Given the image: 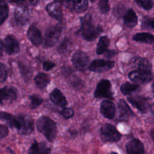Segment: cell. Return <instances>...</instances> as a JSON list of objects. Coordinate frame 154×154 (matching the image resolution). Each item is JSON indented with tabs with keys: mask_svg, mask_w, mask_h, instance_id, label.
I'll return each instance as SVG.
<instances>
[{
	"mask_svg": "<svg viewBox=\"0 0 154 154\" xmlns=\"http://www.w3.org/2000/svg\"><path fill=\"white\" fill-rule=\"evenodd\" d=\"M138 70L129 73L128 78L134 82L138 84L147 82L152 77V66L150 62L146 58H138L136 59Z\"/></svg>",
	"mask_w": 154,
	"mask_h": 154,
	"instance_id": "obj_1",
	"label": "cell"
},
{
	"mask_svg": "<svg viewBox=\"0 0 154 154\" xmlns=\"http://www.w3.org/2000/svg\"><path fill=\"white\" fill-rule=\"evenodd\" d=\"M81 27L77 33L85 40H94L102 32V28L94 24L90 16L81 17Z\"/></svg>",
	"mask_w": 154,
	"mask_h": 154,
	"instance_id": "obj_2",
	"label": "cell"
},
{
	"mask_svg": "<svg viewBox=\"0 0 154 154\" xmlns=\"http://www.w3.org/2000/svg\"><path fill=\"white\" fill-rule=\"evenodd\" d=\"M37 131L42 134L49 142H53L57 134L56 123L48 116H41L37 121Z\"/></svg>",
	"mask_w": 154,
	"mask_h": 154,
	"instance_id": "obj_3",
	"label": "cell"
},
{
	"mask_svg": "<svg viewBox=\"0 0 154 154\" xmlns=\"http://www.w3.org/2000/svg\"><path fill=\"white\" fill-rule=\"evenodd\" d=\"M101 140L105 143H115L119 141L122 135L117 129L111 124H105L100 129Z\"/></svg>",
	"mask_w": 154,
	"mask_h": 154,
	"instance_id": "obj_4",
	"label": "cell"
},
{
	"mask_svg": "<svg viewBox=\"0 0 154 154\" xmlns=\"http://www.w3.org/2000/svg\"><path fill=\"white\" fill-rule=\"evenodd\" d=\"M16 129L19 134L29 135L34 131V122L32 119L26 114L16 116Z\"/></svg>",
	"mask_w": 154,
	"mask_h": 154,
	"instance_id": "obj_5",
	"label": "cell"
},
{
	"mask_svg": "<svg viewBox=\"0 0 154 154\" xmlns=\"http://www.w3.org/2000/svg\"><path fill=\"white\" fill-rule=\"evenodd\" d=\"M63 27L61 25L57 24L49 26L46 31L44 37V43L46 47H52L58 42L61 32Z\"/></svg>",
	"mask_w": 154,
	"mask_h": 154,
	"instance_id": "obj_6",
	"label": "cell"
},
{
	"mask_svg": "<svg viewBox=\"0 0 154 154\" xmlns=\"http://www.w3.org/2000/svg\"><path fill=\"white\" fill-rule=\"evenodd\" d=\"M96 98H106L113 99L112 85L108 79H103L97 84L94 93Z\"/></svg>",
	"mask_w": 154,
	"mask_h": 154,
	"instance_id": "obj_7",
	"label": "cell"
},
{
	"mask_svg": "<svg viewBox=\"0 0 154 154\" xmlns=\"http://www.w3.org/2000/svg\"><path fill=\"white\" fill-rule=\"evenodd\" d=\"M72 63L77 70L84 71L89 67V57L85 52L77 51L72 57Z\"/></svg>",
	"mask_w": 154,
	"mask_h": 154,
	"instance_id": "obj_8",
	"label": "cell"
},
{
	"mask_svg": "<svg viewBox=\"0 0 154 154\" xmlns=\"http://www.w3.org/2000/svg\"><path fill=\"white\" fill-rule=\"evenodd\" d=\"M1 46L8 55H14L20 51L19 42L12 35H7L1 42Z\"/></svg>",
	"mask_w": 154,
	"mask_h": 154,
	"instance_id": "obj_9",
	"label": "cell"
},
{
	"mask_svg": "<svg viewBox=\"0 0 154 154\" xmlns=\"http://www.w3.org/2000/svg\"><path fill=\"white\" fill-rule=\"evenodd\" d=\"M114 66V62L112 61L103 59H95L90 64L88 69L94 72L102 73L111 69Z\"/></svg>",
	"mask_w": 154,
	"mask_h": 154,
	"instance_id": "obj_10",
	"label": "cell"
},
{
	"mask_svg": "<svg viewBox=\"0 0 154 154\" xmlns=\"http://www.w3.org/2000/svg\"><path fill=\"white\" fill-rule=\"evenodd\" d=\"M76 13H83L88 7L87 0H55Z\"/></svg>",
	"mask_w": 154,
	"mask_h": 154,
	"instance_id": "obj_11",
	"label": "cell"
},
{
	"mask_svg": "<svg viewBox=\"0 0 154 154\" xmlns=\"http://www.w3.org/2000/svg\"><path fill=\"white\" fill-rule=\"evenodd\" d=\"M17 97V90L16 87L11 85H7L2 87L0 91V101L1 105L4 102L10 103L14 101Z\"/></svg>",
	"mask_w": 154,
	"mask_h": 154,
	"instance_id": "obj_12",
	"label": "cell"
},
{
	"mask_svg": "<svg viewBox=\"0 0 154 154\" xmlns=\"http://www.w3.org/2000/svg\"><path fill=\"white\" fill-rule=\"evenodd\" d=\"M14 17L15 22L18 26H23L29 20V11L24 6H17L14 12Z\"/></svg>",
	"mask_w": 154,
	"mask_h": 154,
	"instance_id": "obj_13",
	"label": "cell"
},
{
	"mask_svg": "<svg viewBox=\"0 0 154 154\" xmlns=\"http://www.w3.org/2000/svg\"><path fill=\"white\" fill-rule=\"evenodd\" d=\"M128 100L132 106L136 108L141 112H146L149 106L147 100L140 96H131L128 97Z\"/></svg>",
	"mask_w": 154,
	"mask_h": 154,
	"instance_id": "obj_14",
	"label": "cell"
},
{
	"mask_svg": "<svg viewBox=\"0 0 154 154\" xmlns=\"http://www.w3.org/2000/svg\"><path fill=\"white\" fill-rule=\"evenodd\" d=\"M100 111L105 118L108 119H112L115 116V105L110 100H103L100 105Z\"/></svg>",
	"mask_w": 154,
	"mask_h": 154,
	"instance_id": "obj_15",
	"label": "cell"
},
{
	"mask_svg": "<svg viewBox=\"0 0 154 154\" xmlns=\"http://www.w3.org/2000/svg\"><path fill=\"white\" fill-rule=\"evenodd\" d=\"M61 4V3L55 1L48 4L46 7V10L48 14L58 21H61L63 18Z\"/></svg>",
	"mask_w": 154,
	"mask_h": 154,
	"instance_id": "obj_16",
	"label": "cell"
},
{
	"mask_svg": "<svg viewBox=\"0 0 154 154\" xmlns=\"http://www.w3.org/2000/svg\"><path fill=\"white\" fill-rule=\"evenodd\" d=\"M27 37L34 46H38L42 43L41 32L38 28L34 24L31 25L28 28L27 31Z\"/></svg>",
	"mask_w": 154,
	"mask_h": 154,
	"instance_id": "obj_17",
	"label": "cell"
},
{
	"mask_svg": "<svg viewBox=\"0 0 154 154\" xmlns=\"http://www.w3.org/2000/svg\"><path fill=\"white\" fill-rule=\"evenodd\" d=\"M127 154H144V146L138 139L129 141L126 145Z\"/></svg>",
	"mask_w": 154,
	"mask_h": 154,
	"instance_id": "obj_18",
	"label": "cell"
},
{
	"mask_svg": "<svg viewBox=\"0 0 154 154\" xmlns=\"http://www.w3.org/2000/svg\"><path fill=\"white\" fill-rule=\"evenodd\" d=\"M117 106L119 109V119L120 120H127L133 116L132 110L124 100L120 99L117 103Z\"/></svg>",
	"mask_w": 154,
	"mask_h": 154,
	"instance_id": "obj_19",
	"label": "cell"
},
{
	"mask_svg": "<svg viewBox=\"0 0 154 154\" xmlns=\"http://www.w3.org/2000/svg\"><path fill=\"white\" fill-rule=\"evenodd\" d=\"M49 99L53 103L58 106L64 107L68 104V102L63 93L58 88H55L49 94Z\"/></svg>",
	"mask_w": 154,
	"mask_h": 154,
	"instance_id": "obj_20",
	"label": "cell"
},
{
	"mask_svg": "<svg viewBox=\"0 0 154 154\" xmlns=\"http://www.w3.org/2000/svg\"><path fill=\"white\" fill-rule=\"evenodd\" d=\"M29 154H50L51 149L44 142L34 141L28 150Z\"/></svg>",
	"mask_w": 154,
	"mask_h": 154,
	"instance_id": "obj_21",
	"label": "cell"
},
{
	"mask_svg": "<svg viewBox=\"0 0 154 154\" xmlns=\"http://www.w3.org/2000/svg\"><path fill=\"white\" fill-rule=\"evenodd\" d=\"M124 23L129 28H133L138 23V17L132 9H129L124 16Z\"/></svg>",
	"mask_w": 154,
	"mask_h": 154,
	"instance_id": "obj_22",
	"label": "cell"
},
{
	"mask_svg": "<svg viewBox=\"0 0 154 154\" xmlns=\"http://www.w3.org/2000/svg\"><path fill=\"white\" fill-rule=\"evenodd\" d=\"M34 82L38 88H45L50 82V78L47 74L40 72L35 76Z\"/></svg>",
	"mask_w": 154,
	"mask_h": 154,
	"instance_id": "obj_23",
	"label": "cell"
},
{
	"mask_svg": "<svg viewBox=\"0 0 154 154\" xmlns=\"http://www.w3.org/2000/svg\"><path fill=\"white\" fill-rule=\"evenodd\" d=\"M133 40L138 42L151 44L154 42V36L148 32H138L133 36Z\"/></svg>",
	"mask_w": 154,
	"mask_h": 154,
	"instance_id": "obj_24",
	"label": "cell"
},
{
	"mask_svg": "<svg viewBox=\"0 0 154 154\" xmlns=\"http://www.w3.org/2000/svg\"><path fill=\"white\" fill-rule=\"evenodd\" d=\"M0 118L4 121L10 128H16L17 125L16 116L6 112H1Z\"/></svg>",
	"mask_w": 154,
	"mask_h": 154,
	"instance_id": "obj_25",
	"label": "cell"
},
{
	"mask_svg": "<svg viewBox=\"0 0 154 154\" xmlns=\"http://www.w3.org/2000/svg\"><path fill=\"white\" fill-rule=\"evenodd\" d=\"M110 43V40L107 36H102L100 38L96 47V53L98 55L104 54Z\"/></svg>",
	"mask_w": 154,
	"mask_h": 154,
	"instance_id": "obj_26",
	"label": "cell"
},
{
	"mask_svg": "<svg viewBox=\"0 0 154 154\" xmlns=\"http://www.w3.org/2000/svg\"><path fill=\"white\" fill-rule=\"evenodd\" d=\"M138 88L139 85L137 84H131L128 82L123 84L120 87V90L122 93L125 95L129 94Z\"/></svg>",
	"mask_w": 154,
	"mask_h": 154,
	"instance_id": "obj_27",
	"label": "cell"
},
{
	"mask_svg": "<svg viewBox=\"0 0 154 154\" xmlns=\"http://www.w3.org/2000/svg\"><path fill=\"white\" fill-rule=\"evenodd\" d=\"M0 23L2 25L8 16V7L4 0L0 1Z\"/></svg>",
	"mask_w": 154,
	"mask_h": 154,
	"instance_id": "obj_28",
	"label": "cell"
},
{
	"mask_svg": "<svg viewBox=\"0 0 154 154\" xmlns=\"http://www.w3.org/2000/svg\"><path fill=\"white\" fill-rule=\"evenodd\" d=\"M71 45H72V43L70 42V40L69 39L65 38L64 39V40L62 41L61 43L58 46L57 50L60 53L64 54V53L67 52L70 49Z\"/></svg>",
	"mask_w": 154,
	"mask_h": 154,
	"instance_id": "obj_29",
	"label": "cell"
},
{
	"mask_svg": "<svg viewBox=\"0 0 154 154\" xmlns=\"http://www.w3.org/2000/svg\"><path fill=\"white\" fill-rule=\"evenodd\" d=\"M19 67L20 69V72L25 81L29 80L32 75V73L31 70L24 64H21L20 63H19Z\"/></svg>",
	"mask_w": 154,
	"mask_h": 154,
	"instance_id": "obj_30",
	"label": "cell"
},
{
	"mask_svg": "<svg viewBox=\"0 0 154 154\" xmlns=\"http://www.w3.org/2000/svg\"><path fill=\"white\" fill-rule=\"evenodd\" d=\"M29 99H30V104L29 106L31 109H35L38 106H40L43 102V99L39 97L37 95L35 94H32L29 96Z\"/></svg>",
	"mask_w": 154,
	"mask_h": 154,
	"instance_id": "obj_31",
	"label": "cell"
},
{
	"mask_svg": "<svg viewBox=\"0 0 154 154\" xmlns=\"http://www.w3.org/2000/svg\"><path fill=\"white\" fill-rule=\"evenodd\" d=\"M135 2L146 10H149L153 7V0H135Z\"/></svg>",
	"mask_w": 154,
	"mask_h": 154,
	"instance_id": "obj_32",
	"label": "cell"
},
{
	"mask_svg": "<svg viewBox=\"0 0 154 154\" xmlns=\"http://www.w3.org/2000/svg\"><path fill=\"white\" fill-rule=\"evenodd\" d=\"M98 6L100 12L103 14L107 13L110 9L108 0H99Z\"/></svg>",
	"mask_w": 154,
	"mask_h": 154,
	"instance_id": "obj_33",
	"label": "cell"
},
{
	"mask_svg": "<svg viewBox=\"0 0 154 154\" xmlns=\"http://www.w3.org/2000/svg\"><path fill=\"white\" fill-rule=\"evenodd\" d=\"M60 114L65 119H68L74 116V111L71 108H63L60 112Z\"/></svg>",
	"mask_w": 154,
	"mask_h": 154,
	"instance_id": "obj_34",
	"label": "cell"
},
{
	"mask_svg": "<svg viewBox=\"0 0 154 154\" xmlns=\"http://www.w3.org/2000/svg\"><path fill=\"white\" fill-rule=\"evenodd\" d=\"M7 77V70L6 66L3 63H1V82H4Z\"/></svg>",
	"mask_w": 154,
	"mask_h": 154,
	"instance_id": "obj_35",
	"label": "cell"
},
{
	"mask_svg": "<svg viewBox=\"0 0 154 154\" xmlns=\"http://www.w3.org/2000/svg\"><path fill=\"white\" fill-rule=\"evenodd\" d=\"M0 130H1V139H3L8 134V128L7 126L1 125L0 126Z\"/></svg>",
	"mask_w": 154,
	"mask_h": 154,
	"instance_id": "obj_36",
	"label": "cell"
},
{
	"mask_svg": "<svg viewBox=\"0 0 154 154\" xmlns=\"http://www.w3.org/2000/svg\"><path fill=\"white\" fill-rule=\"evenodd\" d=\"M55 64L51 61H45L43 63V69L45 71H49L55 67Z\"/></svg>",
	"mask_w": 154,
	"mask_h": 154,
	"instance_id": "obj_37",
	"label": "cell"
},
{
	"mask_svg": "<svg viewBox=\"0 0 154 154\" xmlns=\"http://www.w3.org/2000/svg\"><path fill=\"white\" fill-rule=\"evenodd\" d=\"M144 24L148 27L154 29V18L147 19L144 21Z\"/></svg>",
	"mask_w": 154,
	"mask_h": 154,
	"instance_id": "obj_38",
	"label": "cell"
},
{
	"mask_svg": "<svg viewBox=\"0 0 154 154\" xmlns=\"http://www.w3.org/2000/svg\"><path fill=\"white\" fill-rule=\"evenodd\" d=\"M116 54V52L113 50L106 51L105 52V57H106L107 58H110V57H112V56H114Z\"/></svg>",
	"mask_w": 154,
	"mask_h": 154,
	"instance_id": "obj_39",
	"label": "cell"
},
{
	"mask_svg": "<svg viewBox=\"0 0 154 154\" xmlns=\"http://www.w3.org/2000/svg\"><path fill=\"white\" fill-rule=\"evenodd\" d=\"M26 1L30 5H35L38 2V0H26Z\"/></svg>",
	"mask_w": 154,
	"mask_h": 154,
	"instance_id": "obj_40",
	"label": "cell"
},
{
	"mask_svg": "<svg viewBox=\"0 0 154 154\" xmlns=\"http://www.w3.org/2000/svg\"><path fill=\"white\" fill-rule=\"evenodd\" d=\"M25 1H26V0H12V2H16V3L19 4H23Z\"/></svg>",
	"mask_w": 154,
	"mask_h": 154,
	"instance_id": "obj_41",
	"label": "cell"
},
{
	"mask_svg": "<svg viewBox=\"0 0 154 154\" xmlns=\"http://www.w3.org/2000/svg\"><path fill=\"white\" fill-rule=\"evenodd\" d=\"M151 111H152V113L153 114V115L154 116V103L151 106Z\"/></svg>",
	"mask_w": 154,
	"mask_h": 154,
	"instance_id": "obj_42",
	"label": "cell"
},
{
	"mask_svg": "<svg viewBox=\"0 0 154 154\" xmlns=\"http://www.w3.org/2000/svg\"><path fill=\"white\" fill-rule=\"evenodd\" d=\"M7 150H9V152H10V153H11V154H15L14 152H13V151L10 148V147H8L7 148Z\"/></svg>",
	"mask_w": 154,
	"mask_h": 154,
	"instance_id": "obj_43",
	"label": "cell"
},
{
	"mask_svg": "<svg viewBox=\"0 0 154 154\" xmlns=\"http://www.w3.org/2000/svg\"><path fill=\"white\" fill-rule=\"evenodd\" d=\"M109 154H117L116 152H111Z\"/></svg>",
	"mask_w": 154,
	"mask_h": 154,
	"instance_id": "obj_44",
	"label": "cell"
},
{
	"mask_svg": "<svg viewBox=\"0 0 154 154\" xmlns=\"http://www.w3.org/2000/svg\"><path fill=\"white\" fill-rule=\"evenodd\" d=\"M153 91H154V82H153Z\"/></svg>",
	"mask_w": 154,
	"mask_h": 154,
	"instance_id": "obj_45",
	"label": "cell"
},
{
	"mask_svg": "<svg viewBox=\"0 0 154 154\" xmlns=\"http://www.w3.org/2000/svg\"><path fill=\"white\" fill-rule=\"evenodd\" d=\"M10 1H11V2H12V0H9Z\"/></svg>",
	"mask_w": 154,
	"mask_h": 154,
	"instance_id": "obj_46",
	"label": "cell"
},
{
	"mask_svg": "<svg viewBox=\"0 0 154 154\" xmlns=\"http://www.w3.org/2000/svg\"><path fill=\"white\" fill-rule=\"evenodd\" d=\"M94 0H91V1H94Z\"/></svg>",
	"mask_w": 154,
	"mask_h": 154,
	"instance_id": "obj_47",
	"label": "cell"
}]
</instances>
